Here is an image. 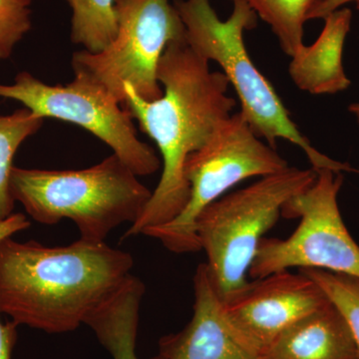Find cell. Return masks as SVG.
Listing matches in <instances>:
<instances>
[{"label": "cell", "mask_w": 359, "mask_h": 359, "mask_svg": "<svg viewBox=\"0 0 359 359\" xmlns=\"http://www.w3.org/2000/svg\"><path fill=\"white\" fill-rule=\"evenodd\" d=\"M11 193L37 223L69 219L80 238L105 242L111 231L140 218L152 191L117 155L83 170L25 169L14 166Z\"/></svg>", "instance_id": "4"}, {"label": "cell", "mask_w": 359, "mask_h": 359, "mask_svg": "<svg viewBox=\"0 0 359 359\" xmlns=\"http://www.w3.org/2000/svg\"><path fill=\"white\" fill-rule=\"evenodd\" d=\"M348 111L355 117L356 121H358L359 125V102L351 104Z\"/></svg>", "instance_id": "23"}, {"label": "cell", "mask_w": 359, "mask_h": 359, "mask_svg": "<svg viewBox=\"0 0 359 359\" xmlns=\"http://www.w3.org/2000/svg\"><path fill=\"white\" fill-rule=\"evenodd\" d=\"M71 8L70 39L90 53L107 48L118 32L115 0H65Z\"/></svg>", "instance_id": "16"}, {"label": "cell", "mask_w": 359, "mask_h": 359, "mask_svg": "<svg viewBox=\"0 0 359 359\" xmlns=\"http://www.w3.org/2000/svg\"><path fill=\"white\" fill-rule=\"evenodd\" d=\"M323 20V32L314 43L302 45L290 57L289 74L295 86L302 91L313 95H334L351 84L342 56L353 11L342 7Z\"/></svg>", "instance_id": "12"}, {"label": "cell", "mask_w": 359, "mask_h": 359, "mask_svg": "<svg viewBox=\"0 0 359 359\" xmlns=\"http://www.w3.org/2000/svg\"><path fill=\"white\" fill-rule=\"evenodd\" d=\"M210 62L190 48L186 39L171 42L158 67L163 96L146 101L124 84L123 107L155 142L162 157V176L140 218L123 240L146 229L169 223L183 211L190 198L184 175L187 158L211 138L219 124L233 114L236 100L223 72L210 69Z\"/></svg>", "instance_id": "1"}, {"label": "cell", "mask_w": 359, "mask_h": 359, "mask_svg": "<svg viewBox=\"0 0 359 359\" xmlns=\"http://www.w3.org/2000/svg\"><path fill=\"white\" fill-rule=\"evenodd\" d=\"M29 219L21 212L11 215L8 218L0 221V242L7 238L13 237L15 233H20L30 228Z\"/></svg>", "instance_id": "21"}, {"label": "cell", "mask_w": 359, "mask_h": 359, "mask_svg": "<svg viewBox=\"0 0 359 359\" xmlns=\"http://www.w3.org/2000/svg\"><path fill=\"white\" fill-rule=\"evenodd\" d=\"M133 257L105 242H0V313L47 334L77 330L132 275Z\"/></svg>", "instance_id": "2"}, {"label": "cell", "mask_w": 359, "mask_h": 359, "mask_svg": "<svg viewBox=\"0 0 359 359\" xmlns=\"http://www.w3.org/2000/svg\"><path fill=\"white\" fill-rule=\"evenodd\" d=\"M145 285L140 278L129 276L113 294L85 321L113 359H139L136 353L139 311ZM150 359H162L159 354Z\"/></svg>", "instance_id": "14"}, {"label": "cell", "mask_w": 359, "mask_h": 359, "mask_svg": "<svg viewBox=\"0 0 359 359\" xmlns=\"http://www.w3.org/2000/svg\"><path fill=\"white\" fill-rule=\"evenodd\" d=\"M292 57L304 44V25L323 0H247Z\"/></svg>", "instance_id": "17"}, {"label": "cell", "mask_w": 359, "mask_h": 359, "mask_svg": "<svg viewBox=\"0 0 359 359\" xmlns=\"http://www.w3.org/2000/svg\"><path fill=\"white\" fill-rule=\"evenodd\" d=\"M0 97L18 101L46 119L77 125L100 139L137 176H150L162 166L154 149L139 139L133 117L102 87L74 76L66 85H49L21 71L13 84L0 83Z\"/></svg>", "instance_id": "9"}, {"label": "cell", "mask_w": 359, "mask_h": 359, "mask_svg": "<svg viewBox=\"0 0 359 359\" xmlns=\"http://www.w3.org/2000/svg\"><path fill=\"white\" fill-rule=\"evenodd\" d=\"M299 271L313 278L339 309L351 328L359 351V278L323 269H301Z\"/></svg>", "instance_id": "18"}, {"label": "cell", "mask_w": 359, "mask_h": 359, "mask_svg": "<svg viewBox=\"0 0 359 359\" xmlns=\"http://www.w3.org/2000/svg\"><path fill=\"white\" fill-rule=\"evenodd\" d=\"M259 359H359V351L346 320L330 302L283 330Z\"/></svg>", "instance_id": "13"}, {"label": "cell", "mask_w": 359, "mask_h": 359, "mask_svg": "<svg viewBox=\"0 0 359 359\" xmlns=\"http://www.w3.org/2000/svg\"><path fill=\"white\" fill-rule=\"evenodd\" d=\"M348 4H354L356 8L359 9V0H323L316 8L313 9V13L309 15V20H325V18L337 9L342 8L344 6Z\"/></svg>", "instance_id": "22"}, {"label": "cell", "mask_w": 359, "mask_h": 359, "mask_svg": "<svg viewBox=\"0 0 359 359\" xmlns=\"http://www.w3.org/2000/svg\"><path fill=\"white\" fill-rule=\"evenodd\" d=\"M344 179L341 172L318 170L313 185L283 205L282 216L301 219L299 226L285 240L261 241L250 278L292 268L323 269L359 278V245L347 230L337 200Z\"/></svg>", "instance_id": "8"}, {"label": "cell", "mask_w": 359, "mask_h": 359, "mask_svg": "<svg viewBox=\"0 0 359 359\" xmlns=\"http://www.w3.org/2000/svg\"><path fill=\"white\" fill-rule=\"evenodd\" d=\"M195 304L192 320L181 332L159 341L162 359H259L231 325L223 299L212 283L207 264H201L194 276Z\"/></svg>", "instance_id": "11"}, {"label": "cell", "mask_w": 359, "mask_h": 359, "mask_svg": "<svg viewBox=\"0 0 359 359\" xmlns=\"http://www.w3.org/2000/svg\"><path fill=\"white\" fill-rule=\"evenodd\" d=\"M44 119L23 107L0 116V221L13 214L15 200L11 193L13 160L18 149L43 126Z\"/></svg>", "instance_id": "15"}, {"label": "cell", "mask_w": 359, "mask_h": 359, "mask_svg": "<svg viewBox=\"0 0 359 359\" xmlns=\"http://www.w3.org/2000/svg\"><path fill=\"white\" fill-rule=\"evenodd\" d=\"M118 32L98 53L74 52V76L102 87L123 105L124 84L146 101L163 96L158 67L171 42L186 39L185 26L170 0H115Z\"/></svg>", "instance_id": "7"}, {"label": "cell", "mask_w": 359, "mask_h": 359, "mask_svg": "<svg viewBox=\"0 0 359 359\" xmlns=\"http://www.w3.org/2000/svg\"><path fill=\"white\" fill-rule=\"evenodd\" d=\"M289 167L276 149L256 136L242 113H233L187 158L184 175L190 198L183 211L169 223L146 229L143 235L157 238L176 254L198 252L196 222L205 208L245 179L263 178Z\"/></svg>", "instance_id": "6"}, {"label": "cell", "mask_w": 359, "mask_h": 359, "mask_svg": "<svg viewBox=\"0 0 359 359\" xmlns=\"http://www.w3.org/2000/svg\"><path fill=\"white\" fill-rule=\"evenodd\" d=\"M231 1H235V0H231Z\"/></svg>", "instance_id": "24"}, {"label": "cell", "mask_w": 359, "mask_h": 359, "mask_svg": "<svg viewBox=\"0 0 359 359\" xmlns=\"http://www.w3.org/2000/svg\"><path fill=\"white\" fill-rule=\"evenodd\" d=\"M32 0H0V62L11 57L32 29Z\"/></svg>", "instance_id": "19"}, {"label": "cell", "mask_w": 359, "mask_h": 359, "mask_svg": "<svg viewBox=\"0 0 359 359\" xmlns=\"http://www.w3.org/2000/svg\"><path fill=\"white\" fill-rule=\"evenodd\" d=\"M233 2L230 18L222 20L210 0H174L190 48L208 62L215 61L221 66L237 93L240 112L256 136L271 148L276 149L278 139H285L306 153L316 171L330 169L359 174V169L316 150L297 128L273 85L248 53L244 33L256 27V13L247 0Z\"/></svg>", "instance_id": "3"}, {"label": "cell", "mask_w": 359, "mask_h": 359, "mask_svg": "<svg viewBox=\"0 0 359 359\" xmlns=\"http://www.w3.org/2000/svg\"><path fill=\"white\" fill-rule=\"evenodd\" d=\"M330 302L313 278L289 269L248 282L223 299L231 325L259 354L283 330Z\"/></svg>", "instance_id": "10"}, {"label": "cell", "mask_w": 359, "mask_h": 359, "mask_svg": "<svg viewBox=\"0 0 359 359\" xmlns=\"http://www.w3.org/2000/svg\"><path fill=\"white\" fill-rule=\"evenodd\" d=\"M316 179L313 168L289 167L219 198L201 212L196 231L222 299L248 283L247 273L264 233L282 216L283 205Z\"/></svg>", "instance_id": "5"}, {"label": "cell", "mask_w": 359, "mask_h": 359, "mask_svg": "<svg viewBox=\"0 0 359 359\" xmlns=\"http://www.w3.org/2000/svg\"><path fill=\"white\" fill-rule=\"evenodd\" d=\"M18 327L13 320L6 323L0 320V359H11L18 341Z\"/></svg>", "instance_id": "20"}]
</instances>
